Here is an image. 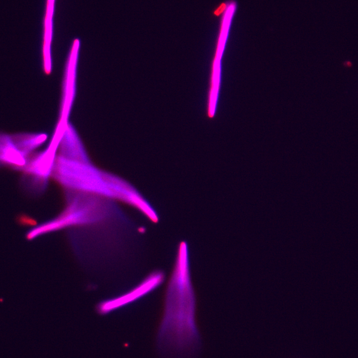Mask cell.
Segmentation results:
<instances>
[{
	"label": "cell",
	"instance_id": "6da1fadb",
	"mask_svg": "<svg viewBox=\"0 0 358 358\" xmlns=\"http://www.w3.org/2000/svg\"><path fill=\"white\" fill-rule=\"evenodd\" d=\"M165 302L158 335L159 348L168 358H192L198 351L200 341L195 321L188 250L185 242L179 247Z\"/></svg>",
	"mask_w": 358,
	"mask_h": 358
},
{
	"label": "cell",
	"instance_id": "7a4b0ae2",
	"mask_svg": "<svg viewBox=\"0 0 358 358\" xmlns=\"http://www.w3.org/2000/svg\"><path fill=\"white\" fill-rule=\"evenodd\" d=\"M96 196L81 193L71 197L65 210L56 219L42 224L29 231L34 238L48 232L69 225L84 224L99 220L105 217L109 209Z\"/></svg>",
	"mask_w": 358,
	"mask_h": 358
},
{
	"label": "cell",
	"instance_id": "3957f363",
	"mask_svg": "<svg viewBox=\"0 0 358 358\" xmlns=\"http://www.w3.org/2000/svg\"><path fill=\"white\" fill-rule=\"evenodd\" d=\"M55 178L64 185L75 189L113 197L108 183L101 172L90 164L59 157L53 169Z\"/></svg>",
	"mask_w": 358,
	"mask_h": 358
},
{
	"label": "cell",
	"instance_id": "277c9868",
	"mask_svg": "<svg viewBox=\"0 0 358 358\" xmlns=\"http://www.w3.org/2000/svg\"><path fill=\"white\" fill-rule=\"evenodd\" d=\"M79 41H74L67 60L64 81L63 97L59 121L68 122V118L76 94V74Z\"/></svg>",
	"mask_w": 358,
	"mask_h": 358
},
{
	"label": "cell",
	"instance_id": "5b68a950",
	"mask_svg": "<svg viewBox=\"0 0 358 358\" xmlns=\"http://www.w3.org/2000/svg\"><path fill=\"white\" fill-rule=\"evenodd\" d=\"M61 157L86 164H90L83 145L75 129L68 122L60 142Z\"/></svg>",
	"mask_w": 358,
	"mask_h": 358
},
{
	"label": "cell",
	"instance_id": "8992f818",
	"mask_svg": "<svg viewBox=\"0 0 358 358\" xmlns=\"http://www.w3.org/2000/svg\"><path fill=\"white\" fill-rule=\"evenodd\" d=\"M28 158L15 146L11 135L0 133V166L9 165L15 170L24 167Z\"/></svg>",
	"mask_w": 358,
	"mask_h": 358
},
{
	"label": "cell",
	"instance_id": "52a82bcc",
	"mask_svg": "<svg viewBox=\"0 0 358 358\" xmlns=\"http://www.w3.org/2000/svg\"><path fill=\"white\" fill-rule=\"evenodd\" d=\"M164 278V274L163 272L161 271L153 272L131 292L121 297L119 299H116V303H112V304H108L104 307H101V311L102 312L107 311V310L114 308L115 306L117 307L120 305H123L142 296L160 285Z\"/></svg>",
	"mask_w": 358,
	"mask_h": 358
},
{
	"label": "cell",
	"instance_id": "ba28073f",
	"mask_svg": "<svg viewBox=\"0 0 358 358\" xmlns=\"http://www.w3.org/2000/svg\"><path fill=\"white\" fill-rule=\"evenodd\" d=\"M11 137L17 149L28 158L31 152L41 145L47 135L43 133H21L12 134Z\"/></svg>",
	"mask_w": 358,
	"mask_h": 358
},
{
	"label": "cell",
	"instance_id": "9c48e42d",
	"mask_svg": "<svg viewBox=\"0 0 358 358\" xmlns=\"http://www.w3.org/2000/svg\"><path fill=\"white\" fill-rule=\"evenodd\" d=\"M234 9V4L231 3V4H230L228 7L227 9L224 14L222 23V30L219 39L218 46L215 57V58L216 59L220 60V58L221 57L227 37V34L229 29L230 21L232 18Z\"/></svg>",
	"mask_w": 358,
	"mask_h": 358
},
{
	"label": "cell",
	"instance_id": "30bf717a",
	"mask_svg": "<svg viewBox=\"0 0 358 358\" xmlns=\"http://www.w3.org/2000/svg\"><path fill=\"white\" fill-rule=\"evenodd\" d=\"M220 61V60L215 58L213 65L212 86L211 90L209 108V115L210 116H212L214 114L215 105L217 95L219 84Z\"/></svg>",
	"mask_w": 358,
	"mask_h": 358
},
{
	"label": "cell",
	"instance_id": "8fae6325",
	"mask_svg": "<svg viewBox=\"0 0 358 358\" xmlns=\"http://www.w3.org/2000/svg\"><path fill=\"white\" fill-rule=\"evenodd\" d=\"M54 0H49L46 18L51 19Z\"/></svg>",
	"mask_w": 358,
	"mask_h": 358
}]
</instances>
